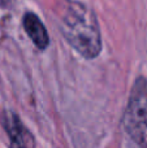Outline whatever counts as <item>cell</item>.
<instances>
[{
    "label": "cell",
    "instance_id": "cell-1",
    "mask_svg": "<svg viewBox=\"0 0 147 148\" xmlns=\"http://www.w3.org/2000/svg\"><path fill=\"white\" fill-rule=\"evenodd\" d=\"M52 13L60 34L78 55L86 60L100 55L103 40L93 8L80 0H56Z\"/></svg>",
    "mask_w": 147,
    "mask_h": 148
},
{
    "label": "cell",
    "instance_id": "cell-2",
    "mask_svg": "<svg viewBox=\"0 0 147 148\" xmlns=\"http://www.w3.org/2000/svg\"><path fill=\"white\" fill-rule=\"evenodd\" d=\"M126 134L141 148H147V78L139 75L134 81L122 116Z\"/></svg>",
    "mask_w": 147,
    "mask_h": 148
},
{
    "label": "cell",
    "instance_id": "cell-3",
    "mask_svg": "<svg viewBox=\"0 0 147 148\" xmlns=\"http://www.w3.org/2000/svg\"><path fill=\"white\" fill-rule=\"evenodd\" d=\"M1 125L9 138V148H35L34 135L14 112L4 110Z\"/></svg>",
    "mask_w": 147,
    "mask_h": 148
},
{
    "label": "cell",
    "instance_id": "cell-4",
    "mask_svg": "<svg viewBox=\"0 0 147 148\" xmlns=\"http://www.w3.org/2000/svg\"><path fill=\"white\" fill-rule=\"evenodd\" d=\"M22 26L26 35L30 38L34 46L44 51L49 46V35L44 23L34 12H26L22 17Z\"/></svg>",
    "mask_w": 147,
    "mask_h": 148
}]
</instances>
